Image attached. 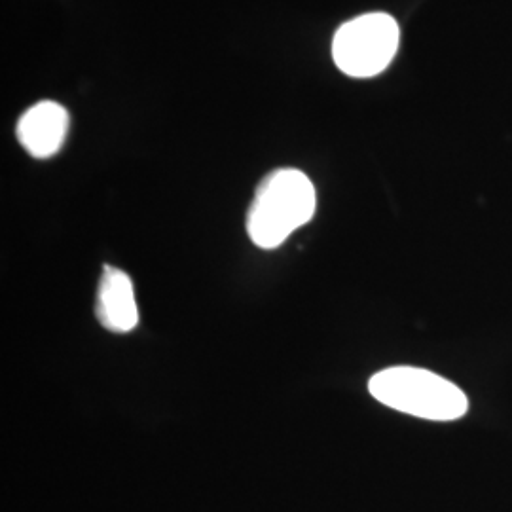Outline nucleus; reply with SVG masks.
<instances>
[{"mask_svg":"<svg viewBox=\"0 0 512 512\" xmlns=\"http://www.w3.org/2000/svg\"><path fill=\"white\" fill-rule=\"evenodd\" d=\"M95 315L103 329L114 334H128L139 323V311L131 277L126 272L105 266L97 289Z\"/></svg>","mask_w":512,"mask_h":512,"instance_id":"39448f33","label":"nucleus"},{"mask_svg":"<svg viewBox=\"0 0 512 512\" xmlns=\"http://www.w3.org/2000/svg\"><path fill=\"white\" fill-rule=\"evenodd\" d=\"M370 395L397 412L429 421H454L469 410V399L458 385L416 366H391L368 382Z\"/></svg>","mask_w":512,"mask_h":512,"instance_id":"f03ea898","label":"nucleus"},{"mask_svg":"<svg viewBox=\"0 0 512 512\" xmlns=\"http://www.w3.org/2000/svg\"><path fill=\"white\" fill-rule=\"evenodd\" d=\"M399 23L389 14L374 12L344 23L332 40L336 67L353 78L382 73L399 48Z\"/></svg>","mask_w":512,"mask_h":512,"instance_id":"7ed1b4c3","label":"nucleus"},{"mask_svg":"<svg viewBox=\"0 0 512 512\" xmlns=\"http://www.w3.org/2000/svg\"><path fill=\"white\" fill-rule=\"evenodd\" d=\"M69 131V112L54 101H40L19 118L18 141L33 158H52Z\"/></svg>","mask_w":512,"mask_h":512,"instance_id":"20e7f679","label":"nucleus"},{"mask_svg":"<svg viewBox=\"0 0 512 512\" xmlns=\"http://www.w3.org/2000/svg\"><path fill=\"white\" fill-rule=\"evenodd\" d=\"M315 186L298 169H277L256 188L247 234L260 249H277L315 215Z\"/></svg>","mask_w":512,"mask_h":512,"instance_id":"f257e3e1","label":"nucleus"}]
</instances>
